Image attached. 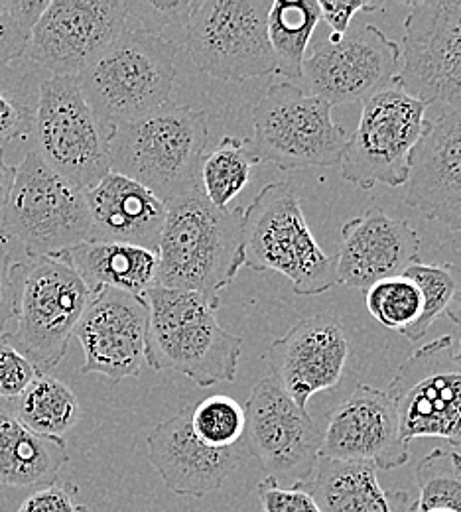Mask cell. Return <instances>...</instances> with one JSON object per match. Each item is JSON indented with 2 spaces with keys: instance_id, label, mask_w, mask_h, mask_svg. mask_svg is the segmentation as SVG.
Listing matches in <instances>:
<instances>
[{
  "instance_id": "6da1fadb",
  "label": "cell",
  "mask_w": 461,
  "mask_h": 512,
  "mask_svg": "<svg viewBox=\"0 0 461 512\" xmlns=\"http://www.w3.org/2000/svg\"><path fill=\"white\" fill-rule=\"evenodd\" d=\"M156 284L188 290L219 306V294L243 266V209H219L201 190L166 203Z\"/></svg>"
},
{
  "instance_id": "7a4b0ae2",
  "label": "cell",
  "mask_w": 461,
  "mask_h": 512,
  "mask_svg": "<svg viewBox=\"0 0 461 512\" xmlns=\"http://www.w3.org/2000/svg\"><path fill=\"white\" fill-rule=\"evenodd\" d=\"M144 361L156 371L180 373L201 388L233 383L243 339L217 321V304L198 292L152 286Z\"/></svg>"
},
{
  "instance_id": "3957f363",
  "label": "cell",
  "mask_w": 461,
  "mask_h": 512,
  "mask_svg": "<svg viewBox=\"0 0 461 512\" xmlns=\"http://www.w3.org/2000/svg\"><path fill=\"white\" fill-rule=\"evenodd\" d=\"M209 140L207 117L190 105L168 103L111 130V172L168 203L201 190L199 174Z\"/></svg>"
},
{
  "instance_id": "277c9868",
  "label": "cell",
  "mask_w": 461,
  "mask_h": 512,
  "mask_svg": "<svg viewBox=\"0 0 461 512\" xmlns=\"http://www.w3.org/2000/svg\"><path fill=\"white\" fill-rule=\"evenodd\" d=\"M178 44L125 30L79 77V89L109 132L170 103L176 81Z\"/></svg>"
},
{
  "instance_id": "5b68a950",
  "label": "cell",
  "mask_w": 461,
  "mask_h": 512,
  "mask_svg": "<svg viewBox=\"0 0 461 512\" xmlns=\"http://www.w3.org/2000/svg\"><path fill=\"white\" fill-rule=\"evenodd\" d=\"M10 278L16 331L4 333L2 339L22 351L40 375H48L66 357L69 339L91 300V292L58 256L14 260Z\"/></svg>"
},
{
  "instance_id": "8992f818",
  "label": "cell",
  "mask_w": 461,
  "mask_h": 512,
  "mask_svg": "<svg viewBox=\"0 0 461 512\" xmlns=\"http://www.w3.org/2000/svg\"><path fill=\"white\" fill-rule=\"evenodd\" d=\"M243 266L280 272L300 296H318L337 284L335 258L308 227L298 190L274 182L243 209Z\"/></svg>"
},
{
  "instance_id": "52a82bcc",
  "label": "cell",
  "mask_w": 461,
  "mask_h": 512,
  "mask_svg": "<svg viewBox=\"0 0 461 512\" xmlns=\"http://www.w3.org/2000/svg\"><path fill=\"white\" fill-rule=\"evenodd\" d=\"M89 235L85 192L30 150L16 166L14 184L0 211V239L16 241L28 256H58L89 241Z\"/></svg>"
},
{
  "instance_id": "ba28073f",
  "label": "cell",
  "mask_w": 461,
  "mask_h": 512,
  "mask_svg": "<svg viewBox=\"0 0 461 512\" xmlns=\"http://www.w3.org/2000/svg\"><path fill=\"white\" fill-rule=\"evenodd\" d=\"M30 136L32 150L81 192L111 172V132L87 105L77 77L50 75L40 83Z\"/></svg>"
},
{
  "instance_id": "9c48e42d",
  "label": "cell",
  "mask_w": 461,
  "mask_h": 512,
  "mask_svg": "<svg viewBox=\"0 0 461 512\" xmlns=\"http://www.w3.org/2000/svg\"><path fill=\"white\" fill-rule=\"evenodd\" d=\"M330 103L292 81L272 83L253 111L251 152L280 170L333 166L347 146V130L333 123Z\"/></svg>"
},
{
  "instance_id": "30bf717a",
  "label": "cell",
  "mask_w": 461,
  "mask_h": 512,
  "mask_svg": "<svg viewBox=\"0 0 461 512\" xmlns=\"http://www.w3.org/2000/svg\"><path fill=\"white\" fill-rule=\"evenodd\" d=\"M426 109L398 83L367 99L339 160L343 180L361 190L406 186L412 154L428 127Z\"/></svg>"
},
{
  "instance_id": "8fae6325",
  "label": "cell",
  "mask_w": 461,
  "mask_h": 512,
  "mask_svg": "<svg viewBox=\"0 0 461 512\" xmlns=\"http://www.w3.org/2000/svg\"><path fill=\"white\" fill-rule=\"evenodd\" d=\"M272 2L198 0L182 38L196 69L233 83L276 73L268 42Z\"/></svg>"
},
{
  "instance_id": "7c38bea8",
  "label": "cell",
  "mask_w": 461,
  "mask_h": 512,
  "mask_svg": "<svg viewBox=\"0 0 461 512\" xmlns=\"http://www.w3.org/2000/svg\"><path fill=\"white\" fill-rule=\"evenodd\" d=\"M391 396L406 444L438 438L461 446V363L450 335L414 351L396 371Z\"/></svg>"
},
{
  "instance_id": "4fadbf2b",
  "label": "cell",
  "mask_w": 461,
  "mask_h": 512,
  "mask_svg": "<svg viewBox=\"0 0 461 512\" xmlns=\"http://www.w3.org/2000/svg\"><path fill=\"white\" fill-rule=\"evenodd\" d=\"M396 83L414 99L461 109V0L410 2Z\"/></svg>"
},
{
  "instance_id": "5bb4252c",
  "label": "cell",
  "mask_w": 461,
  "mask_h": 512,
  "mask_svg": "<svg viewBox=\"0 0 461 512\" xmlns=\"http://www.w3.org/2000/svg\"><path fill=\"white\" fill-rule=\"evenodd\" d=\"M324 428L306 408H300L272 377L253 386L245 404L247 453L257 457L266 477L280 485H304L320 459Z\"/></svg>"
},
{
  "instance_id": "9a60e30c",
  "label": "cell",
  "mask_w": 461,
  "mask_h": 512,
  "mask_svg": "<svg viewBox=\"0 0 461 512\" xmlns=\"http://www.w3.org/2000/svg\"><path fill=\"white\" fill-rule=\"evenodd\" d=\"M123 0H50L38 18L26 58L56 77H79L125 30Z\"/></svg>"
},
{
  "instance_id": "2e32d148",
  "label": "cell",
  "mask_w": 461,
  "mask_h": 512,
  "mask_svg": "<svg viewBox=\"0 0 461 512\" xmlns=\"http://www.w3.org/2000/svg\"><path fill=\"white\" fill-rule=\"evenodd\" d=\"M400 46L375 24L347 32L339 42H322L304 62V91L331 107L365 103L395 85Z\"/></svg>"
},
{
  "instance_id": "e0dca14e",
  "label": "cell",
  "mask_w": 461,
  "mask_h": 512,
  "mask_svg": "<svg viewBox=\"0 0 461 512\" xmlns=\"http://www.w3.org/2000/svg\"><path fill=\"white\" fill-rule=\"evenodd\" d=\"M148 304L142 296L103 288L91 296L73 337L83 347L81 375H103L113 383L140 375L146 349Z\"/></svg>"
},
{
  "instance_id": "ac0fdd59",
  "label": "cell",
  "mask_w": 461,
  "mask_h": 512,
  "mask_svg": "<svg viewBox=\"0 0 461 512\" xmlns=\"http://www.w3.org/2000/svg\"><path fill=\"white\" fill-rule=\"evenodd\" d=\"M408 446L400 436L391 396L379 388L357 384L331 410L320 457L373 463L377 469L393 471L408 463Z\"/></svg>"
},
{
  "instance_id": "d6986e66",
  "label": "cell",
  "mask_w": 461,
  "mask_h": 512,
  "mask_svg": "<svg viewBox=\"0 0 461 512\" xmlns=\"http://www.w3.org/2000/svg\"><path fill=\"white\" fill-rule=\"evenodd\" d=\"M351 347L341 320L316 314L296 321L268 351L272 379L308 410L310 398L341 383Z\"/></svg>"
},
{
  "instance_id": "ffe728a7",
  "label": "cell",
  "mask_w": 461,
  "mask_h": 512,
  "mask_svg": "<svg viewBox=\"0 0 461 512\" xmlns=\"http://www.w3.org/2000/svg\"><path fill=\"white\" fill-rule=\"evenodd\" d=\"M333 258L337 284L365 292L420 262V237L404 219L373 205L341 227L339 251Z\"/></svg>"
},
{
  "instance_id": "44dd1931",
  "label": "cell",
  "mask_w": 461,
  "mask_h": 512,
  "mask_svg": "<svg viewBox=\"0 0 461 512\" xmlns=\"http://www.w3.org/2000/svg\"><path fill=\"white\" fill-rule=\"evenodd\" d=\"M192 406L160 422L146 438L148 461L164 485L178 497H205L225 485L239 467L245 444L215 449L205 446L192 430Z\"/></svg>"
},
{
  "instance_id": "7402d4cb",
  "label": "cell",
  "mask_w": 461,
  "mask_h": 512,
  "mask_svg": "<svg viewBox=\"0 0 461 512\" xmlns=\"http://www.w3.org/2000/svg\"><path fill=\"white\" fill-rule=\"evenodd\" d=\"M404 201L461 233V109L428 121L414 154Z\"/></svg>"
},
{
  "instance_id": "603a6c76",
  "label": "cell",
  "mask_w": 461,
  "mask_h": 512,
  "mask_svg": "<svg viewBox=\"0 0 461 512\" xmlns=\"http://www.w3.org/2000/svg\"><path fill=\"white\" fill-rule=\"evenodd\" d=\"M85 199L91 217L89 241L158 251L166 203L150 190L117 172H109L85 192Z\"/></svg>"
},
{
  "instance_id": "cb8c5ba5",
  "label": "cell",
  "mask_w": 461,
  "mask_h": 512,
  "mask_svg": "<svg viewBox=\"0 0 461 512\" xmlns=\"http://www.w3.org/2000/svg\"><path fill=\"white\" fill-rule=\"evenodd\" d=\"M377 471L373 463L320 457L302 487L322 512H416V501L406 491L385 489Z\"/></svg>"
},
{
  "instance_id": "d4e9b609",
  "label": "cell",
  "mask_w": 461,
  "mask_h": 512,
  "mask_svg": "<svg viewBox=\"0 0 461 512\" xmlns=\"http://www.w3.org/2000/svg\"><path fill=\"white\" fill-rule=\"evenodd\" d=\"M58 258L79 274L91 296L103 288H113L144 298L156 284L158 256L142 247L85 241L60 253Z\"/></svg>"
},
{
  "instance_id": "484cf974",
  "label": "cell",
  "mask_w": 461,
  "mask_h": 512,
  "mask_svg": "<svg viewBox=\"0 0 461 512\" xmlns=\"http://www.w3.org/2000/svg\"><path fill=\"white\" fill-rule=\"evenodd\" d=\"M67 463L64 440L40 436L16 416L0 410V485L44 489L58 483Z\"/></svg>"
},
{
  "instance_id": "4316f807",
  "label": "cell",
  "mask_w": 461,
  "mask_h": 512,
  "mask_svg": "<svg viewBox=\"0 0 461 512\" xmlns=\"http://www.w3.org/2000/svg\"><path fill=\"white\" fill-rule=\"evenodd\" d=\"M322 20L318 0H274L268 12V42L276 73L302 79L306 50Z\"/></svg>"
},
{
  "instance_id": "83f0119b",
  "label": "cell",
  "mask_w": 461,
  "mask_h": 512,
  "mask_svg": "<svg viewBox=\"0 0 461 512\" xmlns=\"http://www.w3.org/2000/svg\"><path fill=\"white\" fill-rule=\"evenodd\" d=\"M79 416L81 406L75 392L56 377L38 375L20 396L16 418L40 436L64 440Z\"/></svg>"
},
{
  "instance_id": "f1b7e54d",
  "label": "cell",
  "mask_w": 461,
  "mask_h": 512,
  "mask_svg": "<svg viewBox=\"0 0 461 512\" xmlns=\"http://www.w3.org/2000/svg\"><path fill=\"white\" fill-rule=\"evenodd\" d=\"M257 164L259 160L251 152L249 138L225 136L201 162V192L215 207L227 209L229 203L247 188Z\"/></svg>"
},
{
  "instance_id": "f546056e",
  "label": "cell",
  "mask_w": 461,
  "mask_h": 512,
  "mask_svg": "<svg viewBox=\"0 0 461 512\" xmlns=\"http://www.w3.org/2000/svg\"><path fill=\"white\" fill-rule=\"evenodd\" d=\"M404 276H408L420 290L422 314L402 335L410 343L426 337L434 321L448 314L461 294V268L456 264H424L414 262Z\"/></svg>"
},
{
  "instance_id": "4dcf8cb0",
  "label": "cell",
  "mask_w": 461,
  "mask_h": 512,
  "mask_svg": "<svg viewBox=\"0 0 461 512\" xmlns=\"http://www.w3.org/2000/svg\"><path fill=\"white\" fill-rule=\"evenodd\" d=\"M456 459V451L438 448L418 463L416 483L420 497L416 501V512L430 509L461 512V477Z\"/></svg>"
},
{
  "instance_id": "1f68e13d",
  "label": "cell",
  "mask_w": 461,
  "mask_h": 512,
  "mask_svg": "<svg viewBox=\"0 0 461 512\" xmlns=\"http://www.w3.org/2000/svg\"><path fill=\"white\" fill-rule=\"evenodd\" d=\"M365 308L371 318L400 335L422 314V296L408 276H393L365 290Z\"/></svg>"
},
{
  "instance_id": "d6a6232c",
  "label": "cell",
  "mask_w": 461,
  "mask_h": 512,
  "mask_svg": "<svg viewBox=\"0 0 461 512\" xmlns=\"http://www.w3.org/2000/svg\"><path fill=\"white\" fill-rule=\"evenodd\" d=\"M192 430L215 449L235 448L245 436V406L225 394H215L192 406Z\"/></svg>"
},
{
  "instance_id": "836d02e7",
  "label": "cell",
  "mask_w": 461,
  "mask_h": 512,
  "mask_svg": "<svg viewBox=\"0 0 461 512\" xmlns=\"http://www.w3.org/2000/svg\"><path fill=\"white\" fill-rule=\"evenodd\" d=\"M50 0H0V67L22 58Z\"/></svg>"
},
{
  "instance_id": "e575fe53",
  "label": "cell",
  "mask_w": 461,
  "mask_h": 512,
  "mask_svg": "<svg viewBox=\"0 0 461 512\" xmlns=\"http://www.w3.org/2000/svg\"><path fill=\"white\" fill-rule=\"evenodd\" d=\"M198 0H172V2H127V12L140 24V30L160 36L168 28L180 30V40L188 28Z\"/></svg>"
},
{
  "instance_id": "d590c367",
  "label": "cell",
  "mask_w": 461,
  "mask_h": 512,
  "mask_svg": "<svg viewBox=\"0 0 461 512\" xmlns=\"http://www.w3.org/2000/svg\"><path fill=\"white\" fill-rule=\"evenodd\" d=\"M257 497L264 512H322L308 489L302 485L284 487L272 477L257 485Z\"/></svg>"
},
{
  "instance_id": "8d00e7d4",
  "label": "cell",
  "mask_w": 461,
  "mask_h": 512,
  "mask_svg": "<svg viewBox=\"0 0 461 512\" xmlns=\"http://www.w3.org/2000/svg\"><path fill=\"white\" fill-rule=\"evenodd\" d=\"M40 373L12 343L0 337V398H18Z\"/></svg>"
},
{
  "instance_id": "74e56055",
  "label": "cell",
  "mask_w": 461,
  "mask_h": 512,
  "mask_svg": "<svg viewBox=\"0 0 461 512\" xmlns=\"http://www.w3.org/2000/svg\"><path fill=\"white\" fill-rule=\"evenodd\" d=\"M77 495L79 489L75 485L54 483L24 499L16 512H91L87 505L79 503Z\"/></svg>"
},
{
  "instance_id": "f35d334b",
  "label": "cell",
  "mask_w": 461,
  "mask_h": 512,
  "mask_svg": "<svg viewBox=\"0 0 461 512\" xmlns=\"http://www.w3.org/2000/svg\"><path fill=\"white\" fill-rule=\"evenodd\" d=\"M32 111L0 87V146L30 136Z\"/></svg>"
},
{
  "instance_id": "ab89813d",
  "label": "cell",
  "mask_w": 461,
  "mask_h": 512,
  "mask_svg": "<svg viewBox=\"0 0 461 512\" xmlns=\"http://www.w3.org/2000/svg\"><path fill=\"white\" fill-rule=\"evenodd\" d=\"M322 20L330 26V42H339L347 32L353 16L357 12H377L383 10L381 2H361V0H351V2H328V0H318Z\"/></svg>"
},
{
  "instance_id": "60d3db41",
  "label": "cell",
  "mask_w": 461,
  "mask_h": 512,
  "mask_svg": "<svg viewBox=\"0 0 461 512\" xmlns=\"http://www.w3.org/2000/svg\"><path fill=\"white\" fill-rule=\"evenodd\" d=\"M4 239H0V337L4 335L6 323L12 320V310H14V290H12V256L4 249Z\"/></svg>"
},
{
  "instance_id": "b9f144b4",
  "label": "cell",
  "mask_w": 461,
  "mask_h": 512,
  "mask_svg": "<svg viewBox=\"0 0 461 512\" xmlns=\"http://www.w3.org/2000/svg\"><path fill=\"white\" fill-rule=\"evenodd\" d=\"M14 174H16V168L10 166V164H6L4 154H2V150H0V211H2V207H4V203H6V199H8L10 188H12V184H14Z\"/></svg>"
},
{
  "instance_id": "7bdbcfd3",
  "label": "cell",
  "mask_w": 461,
  "mask_h": 512,
  "mask_svg": "<svg viewBox=\"0 0 461 512\" xmlns=\"http://www.w3.org/2000/svg\"><path fill=\"white\" fill-rule=\"evenodd\" d=\"M450 320L454 321L458 327H461V294L456 298V302L452 304V308L448 310V314H446Z\"/></svg>"
},
{
  "instance_id": "ee69618b",
  "label": "cell",
  "mask_w": 461,
  "mask_h": 512,
  "mask_svg": "<svg viewBox=\"0 0 461 512\" xmlns=\"http://www.w3.org/2000/svg\"><path fill=\"white\" fill-rule=\"evenodd\" d=\"M456 463H458V473H460L461 477V455L458 453V459H456Z\"/></svg>"
},
{
  "instance_id": "f6af8a7d",
  "label": "cell",
  "mask_w": 461,
  "mask_h": 512,
  "mask_svg": "<svg viewBox=\"0 0 461 512\" xmlns=\"http://www.w3.org/2000/svg\"><path fill=\"white\" fill-rule=\"evenodd\" d=\"M422 512H452V511H446V509H430V511H422Z\"/></svg>"
},
{
  "instance_id": "bcb514c9",
  "label": "cell",
  "mask_w": 461,
  "mask_h": 512,
  "mask_svg": "<svg viewBox=\"0 0 461 512\" xmlns=\"http://www.w3.org/2000/svg\"><path fill=\"white\" fill-rule=\"evenodd\" d=\"M461 329V327H460ZM456 353H458V359H460V363H461V337H460V349H458V351H456Z\"/></svg>"
}]
</instances>
